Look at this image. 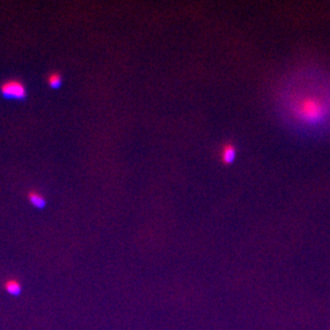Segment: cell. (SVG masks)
<instances>
[{
  "instance_id": "obj_1",
  "label": "cell",
  "mask_w": 330,
  "mask_h": 330,
  "mask_svg": "<svg viewBox=\"0 0 330 330\" xmlns=\"http://www.w3.org/2000/svg\"><path fill=\"white\" fill-rule=\"evenodd\" d=\"M326 107L318 99L306 98L297 104L296 114L306 122H317L326 115Z\"/></svg>"
},
{
  "instance_id": "obj_6",
  "label": "cell",
  "mask_w": 330,
  "mask_h": 330,
  "mask_svg": "<svg viewBox=\"0 0 330 330\" xmlns=\"http://www.w3.org/2000/svg\"><path fill=\"white\" fill-rule=\"evenodd\" d=\"M235 154H236V150L234 149V147L231 145H227L224 149L222 157L225 162H231L235 157Z\"/></svg>"
},
{
  "instance_id": "obj_5",
  "label": "cell",
  "mask_w": 330,
  "mask_h": 330,
  "mask_svg": "<svg viewBox=\"0 0 330 330\" xmlns=\"http://www.w3.org/2000/svg\"><path fill=\"white\" fill-rule=\"evenodd\" d=\"M48 84L49 86H51L52 88H59L61 85H62V76H61L60 73H52L48 76Z\"/></svg>"
},
{
  "instance_id": "obj_2",
  "label": "cell",
  "mask_w": 330,
  "mask_h": 330,
  "mask_svg": "<svg viewBox=\"0 0 330 330\" xmlns=\"http://www.w3.org/2000/svg\"><path fill=\"white\" fill-rule=\"evenodd\" d=\"M2 95L9 99H23L26 98V87L22 82L17 80H9L5 82L0 87Z\"/></svg>"
},
{
  "instance_id": "obj_3",
  "label": "cell",
  "mask_w": 330,
  "mask_h": 330,
  "mask_svg": "<svg viewBox=\"0 0 330 330\" xmlns=\"http://www.w3.org/2000/svg\"><path fill=\"white\" fill-rule=\"evenodd\" d=\"M4 289L10 296H20L22 290V284L16 279H9L5 282Z\"/></svg>"
},
{
  "instance_id": "obj_4",
  "label": "cell",
  "mask_w": 330,
  "mask_h": 330,
  "mask_svg": "<svg viewBox=\"0 0 330 330\" xmlns=\"http://www.w3.org/2000/svg\"><path fill=\"white\" fill-rule=\"evenodd\" d=\"M28 199L32 206L38 208V209H43L46 206V200L43 198V196L38 192L35 191H30L28 193Z\"/></svg>"
}]
</instances>
